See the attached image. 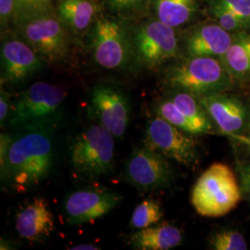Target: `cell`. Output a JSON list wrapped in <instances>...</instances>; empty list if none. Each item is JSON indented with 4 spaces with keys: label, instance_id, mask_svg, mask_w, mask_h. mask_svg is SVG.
I'll return each instance as SVG.
<instances>
[{
    "label": "cell",
    "instance_id": "obj_1",
    "mask_svg": "<svg viewBox=\"0 0 250 250\" xmlns=\"http://www.w3.org/2000/svg\"><path fill=\"white\" fill-rule=\"evenodd\" d=\"M56 122H43L15 129L1 180L16 191L40 185L52 171L56 159Z\"/></svg>",
    "mask_w": 250,
    "mask_h": 250
},
{
    "label": "cell",
    "instance_id": "obj_2",
    "mask_svg": "<svg viewBox=\"0 0 250 250\" xmlns=\"http://www.w3.org/2000/svg\"><path fill=\"white\" fill-rule=\"evenodd\" d=\"M163 82L170 89L188 92L197 99L224 93L234 83L223 62L211 57H186L165 71Z\"/></svg>",
    "mask_w": 250,
    "mask_h": 250
},
{
    "label": "cell",
    "instance_id": "obj_3",
    "mask_svg": "<svg viewBox=\"0 0 250 250\" xmlns=\"http://www.w3.org/2000/svg\"><path fill=\"white\" fill-rule=\"evenodd\" d=\"M241 195L230 167L224 163H213L197 179L192 190L191 203L198 214L219 218L238 205Z\"/></svg>",
    "mask_w": 250,
    "mask_h": 250
},
{
    "label": "cell",
    "instance_id": "obj_4",
    "mask_svg": "<svg viewBox=\"0 0 250 250\" xmlns=\"http://www.w3.org/2000/svg\"><path fill=\"white\" fill-rule=\"evenodd\" d=\"M15 35L26 42L45 62L64 61L70 51L67 27L54 10L16 21Z\"/></svg>",
    "mask_w": 250,
    "mask_h": 250
},
{
    "label": "cell",
    "instance_id": "obj_5",
    "mask_svg": "<svg viewBox=\"0 0 250 250\" xmlns=\"http://www.w3.org/2000/svg\"><path fill=\"white\" fill-rule=\"evenodd\" d=\"M70 159L72 169L83 177H100L113 170L114 136L103 125H91L74 138Z\"/></svg>",
    "mask_w": 250,
    "mask_h": 250
},
{
    "label": "cell",
    "instance_id": "obj_6",
    "mask_svg": "<svg viewBox=\"0 0 250 250\" xmlns=\"http://www.w3.org/2000/svg\"><path fill=\"white\" fill-rule=\"evenodd\" d=\"M67 92L62 86L38 82L21 92L11 104L8 124L17 129L43 122H57Z\"/></svg>",
    "mask_w": 250,
    "mask_h": 250
},
{
    "label": "cell",
    "instance_id": "obj_7",
    "mask_svg": "<svg viewBox=\"0 0 250 250\" xmlns=\"http://www.w3.org/2000/svg\"><path fill=\"white\" fill-rule=\"evenodd\" d=\"M91 49L95 62L110 71H124L135 62L132 34L116 19L96 20L91 32Z\"/></svg>",
    "mask_w": 250,
    "mask_h": 250
},
{
    "label": "cell",
    "instance_id": "obj_8",
    "mask_svg": "<svg viewBox=\"0 0 250 250\" xmlns=\"http://www.w3.org/2000/svg\"><path fill=\"white\" fill-rule=\"evenodd\" d=\"M135 62L154 70L177 58L181 46L175 29L155 19L138 25L132 33Z\"/></svg>",
    "mask_w": 250,
    "mask_h": 250
},
{
    "label": "cell",
    "instance_id": "obj_9",
    "mask_svg": "<svg viewBox=\"0 0 250 250\" xmlns=\"http://www.w3.org/2000/svg\"><path fill=\"white\" fill-rule=\"evenodd\" d=\"M184 130L160 116L148 120L145 131V146L171 160L191 167L199 161L197 141Z\"/></svg>",
    "mask_w": 250,
    "mask_h": 250
},
{
    "label": "cell",
    "instance_id": "obj_10",
    "mask_svg": "<svg viewBox=\"0 0 250 250\" xmlns=\"http://www.w3.org/2000/svg\"><path fill=\"white\" fill-rule=\"evenodd\" d=\"M125 178L140 191H156L170 186L173 170L165 156L144 145L135 147L126 161Z\"/></svg>",
    "mask_w": 250,
    "mask_h": 250
},
{
    "label": "cell",
    "instance_id": "obj_11",
    "mask_svg": "<svg viewBox=\"0 0 250 250\" xmlns=\"http://www.w3.org/2000/svg\"><path fill=\"white\" fill-rule=\"evenodd\" d=\"M90 110L93 117L114 137L125 134L130 121L128 97L115 86L98 84L91 91Z\"/></svg>",
    "mask_w": 250,
    "mask_h": 250
},
{
    "label": "cell",
    "instance_id": "obj_12",
    "mask_svg": "<svg viewBox=\"0 0 250 250\" xmlns=\"http://www.w3.org/2000/svg\"><path fill=\"white\" fill-rule=\"evenodd\" d=\"M45 62L15 34L5 36L1 44V83H21L40 72Z\"/></svg>",
    "mask_w": 250,
    "mask_h": 250
},
{
    "label": "cell",
    "instance_id": "obj_13",
    "mask_svg": "<svg viewBox=\"0 0 250 250\" xmlns=\"http://www.w3.org/2000/svg\"><path fill=\"white\" fill-rule=\"evenodd\" d=\"M122 197L110 190L81 189L69 194L64 201V212L71 225L99 220L120 204Z\"/></svg>",
    "mask_w": 250,
    "mask_h": 250
},
{
    "label": "cell",
    "instance_id": "obj_14",
    "mask_svg": "<svg viewBox=\"0 0 250 250\" xmlns=\"http://www.w3.org/2000/svg\"><path fill=\"white\" fill-rule=\"evenodd\" d=\"M234 34L218 23H201L192 27L183 38V49L187 58L211 57L222 59L230 47Z\"/></svg>",
    "mask_w": 250,
    "mask_h": 250
},
{
    "label": "cell",
    "instance_id": "obj_15",
    "mask_svg": "<svg viewBox=\"0 0 250 250\" xmlns=\"http://www.w3.org/2000/svg\"><path fill=\"white\" fill-rule=\"evenodd\" d=\"M198 99L210 120L223 134L236 136L246 129L249 109L240 99L224 93Z\"/></svg>",
    "mask_w": 250,
    "mask_h": 250
},
{
    "label": "cell",
    "instance_id": "obj_16",
    "mask_svg": "<svg viewBox=\"0 0 250 250\" xmlns=\"http://www.w3.org/2000/svg\"><path fill=\"white\" fill-rule=\"evenodd\" d=\"M15 227L19 235L27 241L41 242L55 229L54 215L48 201L44 197H35L16 215Z\"/></svg>",
    "mask_w": 250,
    "mask_h": 250
},
{
    "label": "cell",
    "instance_id": "obj_17",
    "mask_svg": "<svg viewBox=\"0 0 250 250\" xmlns=\"http://www.w3.org/2000/svg\"><path fill=\"white\" fill-rule=\"evenodd\" d=\"M129 241L135 250H168L180 246L183 235L176 226L162 224L137 230Z\"/></svg>",
    "mask_w": 250,
    "mask_h": 250
},
{
    "label": "cell",
    "instance_id": "obj_18",
    "mask_svg": "<svg viewBox=\"0 0 250 250\" xmlns=\"http://www.w3.org/2000/svg\"><path fill=\"white\" fill-rule=\"evenodd\" d=\"M95 0H61L57 13L65 26L75 34L89 28L98 14Z\"/></svg>",
    "mask_w": 250,
    "mask_h": 250
},
{
    "label": "cell",
    "instance_id": "obj_19",
    "mask_svg": "<svg viewBox=\"0 0 250 250\" xmlns=\"http://www.w3.org/2000/svg\"><path fill=\"white\" fill-rule=\"evenodd\" d=\"M234 81L250 78V34L235 33L232 44L221 59Z\"/></svg>",
    "mask_w": 250,
    "mask_h": 250
},
{
    "label": "cell",
    "instance_id": "obj_20",
    "mask_svg": "<svg viewBox=\"0 0 250 250\" xmlns=\"http://www.w3.org/2000/svg\"><path fill=\"white\" fill-rule=\"evenodd\" d=\"M197 8L198 0H154L157 19L174 29L194 18Z\"/></svg>",
    "mask_w": 250,
    "mask_h": 250
},
{
    "label": "cell",
    "instance_id": "obj_21",
    "mask_svg": "<svg viewBox=\"0 0 250 250\" xmlns=\"http://www.w3.org/2000/svg\"><path fill=\"white\" fill-rule=\"evenodd\" d=\"M169 99L194 124L198 134H211L213 132L211 120L197 97L185 91L173 90Z\"/></svg>",
    "mask_w": 250,
    "mask_h": 250
},
{
    "label": "cell",
    "instance_id": "obj_22",
    "mask_svg": "<svg viewBox=\"0 0 250 250\" xmlns=\"http://www.w3.org/2000/svg\"><path fill=\"white\" fill-rule=\"evenodd\" d=\"M163 216V211L158 201L152 198L143 200L136 206L130 221V228L140 230L158 224Z\"/></svg>",
    "mask_w": 250,
    "mask_h": 250
},
{
    "label": "cell",
    "instance_id": "obj_23",
    "mask_svg": "<svg viewBox=\"0 0 250 250\" xmlns=\"http://www.w3.org/2000/svg\"><path fill=\"white\" fill-rule=\"evenodd\" d=\"M157 116L161 117L171 125L189 134H199L196 126L186 116L169 98L161 100L155 107Z\"/></svg>",
    "mask_w": 250,
    "mask_h": 250
},
{
    "label": "cell",
    "instance_id": "obj_24",
    "mask_svg": "<svg viewBox=\"0 0 250 250\" xmlns=\"http://www.w3.org/2000/svg\"><path fill=\"white\" fill-rule=\"evenodd\" d=\"M208 9L215 21L230 33L235 34L249 29L243 21L232 13L230 9H227L219 0H210Z\"/></svg>",
    "mask_w": 250,
    "mask_h": 250
},
{
    "label": "cell",
    "instance_id": "obj_25",
    "mask_svg": "<svg viewBox=\"0 0 250 250\" xmlns=\"http://www.w3.org/2000/svg\"><path fill=\"white\" fill-rule=\"evenodd\" d=\"M209 243L211 249L215 250H246L249 248L244 235L234 230L215 232Z\"/></svg>",
    "mask_w": 250,
    "mask_h": 250
},
{
    "label": "cell",
    "instance_id": "obj_26",
    "mask_svg": "<svg viewBox=\"0 0 250 250\" xmlns=\"http://www.w3.org/2000/svg\"><path fill=\"white\" fill-rule=\"evenodd\" d=\"M50 10H53V7L49 6L45 0H16V12L13 23L21 19Z\"/></svg>",
    "mask_w": 250,
    "mask_h": 250
},
{
    "label": "cell",
    "instance_id": "obj_27",
    "mask_svg": "<svg viewBox=\"0 0 250 250\" xmlns=\"http://www.w3.org/2000/svg\"><path fill=\"white\" fill-rule=\"evenodd\" d=\"M250 28V0H219Z\"/></svg>",
    "mask_w": 250,
    "mask_h": 250
},
{
    "label": "cell",
    "instance_id": "obj_28",
    "mask_svg": "<svg viewBox=\"0 0 250 250\" xmlns=\"http://www.w3.org/2000/svg\"><path fill=\"white\" fill-rule=\"evenodd\" d=\"M15 12L16 0H0V22L2 29L13 23Z\"/></svg>",
    "mask_w": 250,
    "mask_h": 250
},
{
    "label": "cell",
    "instance_id": "obj_29",
    "mask_svg": "<svg viewBox=\"0 0 250 250\" xmlns=\"http://www.w3.org/2000/svg\"><path fill=\"white\" fill-rule=\"evenodd\" d=\"M147 0H107L109 7L116 11H131L139 9Z\"/></svg>",
    "mask_w": 250,
    "mask_h": 250
},
{
    "label": "cell",
    "instance_id": "obj_30",
    "mask_svg": "<svg viewBox=\"0 0 250 250\" xmlns=\"http://www.w3.org/2000/svg\"><path fill=\"white\" fill-rule=\"evenodd\" d=\"M11 106L10 103V94L7 91L1 89V95H0V123L1 127L3 128L5 123L8 122L9 116V108Z\"/></svg>",
    "mask_w": 250,
    "mask_h": 250
},
{
    "label": "cell",
    "instance_id": "obj_31",
    "mask_svg": "<svg viewBox=\"0 0 250 250\" xmlns=\"http://www.w3.org/2000/svg\"><path fill=\"white\" fill-rule=\"evenodd\" d=\"M11 142V134H1L0 137V166L5 162Z\"/></svg>",
    "mask_w": 250,
    "mask_h": 250
},
{
    "label": "cell",
    "instance_id": "obj_32",
    "mask_svg": "<svg viewBox=\"0 0 250 250\" xmlns=\"http://www.w3.org/2000/svg\"><path fill=\"white\" fill-rule=\"evenodd\" d=\"M240 178H241L242 190L244 192L250 191V164L244 165L240 169Z\"/></svg>",
    "mask_w": 250,
    "mask_h": 250
},
{
    "label": "cell",
    "instance_id": "obj_33",
    "mask_svg": "<svg viewBox=\"0 0 250 250\" xmlns=\"http://www.w3.org/2000/svg\"><path fill=\"white\" fill-rule=\"evenodd\" d=\"M69 250H99V247L93 245V244H78L75 245Z\"/></svg>",
    "mask_w": 250,
    "mask_h": 250
},
{
    "label": "cell",
    "instance_id": "obj_34",
    "mask_svg": "<svg viewBox=\"0 0 250 250\" xmlns=\"http://www.w3.org/2000/svg\"><path fill=\"white\" fill-rule=\"evenodd\" d=\"M246 130L248 132V138L250 139V108L249 109V114H248V120H247V125H246Z\"/></svg>",
    "mask_w": 250,
    "mask_h": 250
},
{
    "label": "cell",
    "instance_id": "obj_35",
    "mask_svg": "<svg viewBox=\"0 0 250 250\" xmlns=\"http://www.w3.org/2000/svg\"><path fill=\"white\" fill-rule=\"evenodd\" d=\"M52 1H53V0H45V2H46L49 6H51V7H52Z\"/></svg>",
    "mask_w": 250,
    "mask_h": 250
}]
</instances>
